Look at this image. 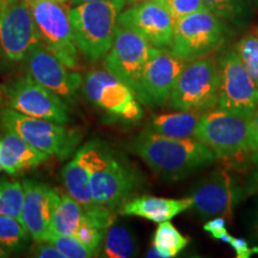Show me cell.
<instances>
[{
  "mask_svg": "<svg viewBox=\"0 0 258 258\" xmlns=\"http://www.w3.org/2000/svg\"><path fill=\"white\" fill-rule=\"evenodd\" d=\"M131 150L158 177L170 183L184 179L217 160L211 148L195 138H166L148 129L133 138Z\"/></svg>",
  "mask_w": 258,
  "mask_h": 258,
  "instance_id": "6da1fadb",
  "label": "cell"
},
{
  "mask_svg": "<svg viewBox=\"0 0 258 258\" xmlns=\"http://www.w3.org/2000/svg\"><path fill=\"white\" fill-rule=\"evenodd\" d=\"M125 3L127 0H102L70 9L77 47L89 60H101L110 50L118 15Z\"/></svg>",
  "mask_w": 258,
  "mask_h": 258,
  "instance_id": "7a4b0ae2",
  "label": "cell"
},
{
  "mask_svg": "<svg viewBox=\"0 0 258 258\" xmlns=\"http://www.w3.org/2000/svg\"><path fill=\"white\" fill-rule=\"evenodd\" d=\"M0 123L3 128L17 133L31 146L61 160L69 158L82 140V134L77 129L66 127L64 123L30 117L11 108L3 109L0 112Z\"/></svg>",
  "mask_w": 258,
  "mask_h": 258,
  "instance_id": "3957f363",
  "label": "cell"
},
{
  "mask_svg": "<svg viewBox=\"0 0 258 258\" xmlns=\"http://www.w3.org/2000/svg\"><path fill=\"white\" fill-rule=\"evenodd\" d=\"M219 67L214 57L189 61L169 97L170 108L180 111L214 109L219 97Z\"/></svg>",
  "mask_w": 258,
  "mask_h": 258,
  "instance_id": "277c9868",
  "label": "cell"
},
{
  "mask_svg": "<svg viewBox=\"0 0 258 258\" xmlns=\"http://www.w3.org/2000/svg\"><path fill=\"white\" fill-rule=\"evenodd\" d=\"M247 120L221 109L203 111L194 138L208 146L215 157L241 163L251 153L247 147Z\"/></svg>",
  "mask_w": 258,
  "mask_h": 258,
  "instance_id": "5b68a950",
  "label": "cell"
},
{
  "mask_svg": "<svg viewBox=\"0 0 258 258\" xmlns=\"http://www.w3.org/2000/svg\"><path fill=\"white\" fill-rule=\"evenodd\" d=\"M141 185V178L133 165L117 157L105 144L104 151L90 180L92 203L115 211L129 201Z\"/></svg>",
  "mask_w": 258,
  "mask_h": 258,
  "instance_id": "8992f818",
  "label": "cell"
},
{
  "mask_svg": "<svg viewBox=\"0 0 258 258\" xmlns=\"http://www.w3.org/2000/svg\"><path fill=\"white\" fill-rule=\"evenodd\" d=\"M41 43L70 69L78 66V47L70 9L56 0H28Z\"/></svg>",
  "mask_w": 258,
  "mask_h": 258,
  "instance_id": "52a82bcc",
  "label": "cell"
},
{
  "mask_svg": "<svg viewBox=\"0 0 258 258\" xmlns=\"http://www.w3.org/2000/svg\"><path fill=\"white\" fill-rule=\"evenodd\" d=\"M225 22L209 10L199 11L175 22L170 50L186 62L208 56L224 43Z\"/></svg>",
  "mask_w": 258,
  "mask_h": 258,
  "instance_id": "ba28073f",
  "label": "cell"
},
{
  "mask_svg": "<svg viewBox=\"0 0 258 258\" xmlns=\"http://www.w3.org/2000/svg\"><path fill=\"white\" fill-rule=\"evenodd\" d=\"M218 109L249 120L258 109V86L235 49L226 50L218 62Z\"/></svg>",
  "mask_w": 258,
  "mask_h": 258,
  "instance_id": "9c48e42d",
  "label": "cell"
},
{
  "mask_svg": "<svg viewBox=\"0 0 258 258\" xmlns=\"http://www.w3.org/2000/svg\"><path fill=\"white\" fill-rule=\"evenodd\" d=\"M158 49L137 32L117 24L104 66L137 93L148 61L156 55Z\"/></svg>",
  "mask_w": 258,
  "mask_h": 258,
  "instance_id": "30bf717a",
  "label": "cell"
},
{
  "mask_svg": "<svg viewBox=\"0 0 258 258\" xmlns=\"http://www.w3.org/2000/svg\"><path fill=\"white\" fill-rule=\"evenodd\" d=\"M83 91L92 104L125 121L135 122L144 116L133 90L106 69L90 71Z\"/></svg>",
  "mask_w": 258,
  "mask_h": 258,
  "instance_id": "8fae6325",
  "label": "cell"
},
{
  "mask_svg": "<svg viewBox=\"0 0 258 258\" xmlns=\"http://www.w3.org/2000/svg\"><path fill=\"white\" fill-rule=\"evenodd\" d=\"M41 43L30 6L25 0H5L0 8V49L10 61H23Z\"/></svg>",
  "mask_w": 258,
  "mask_h": 258,
  "instance_id": "7c38bea8",
  "label": "cell"
},
{
  "mask_svg": "<svg viewBox=\"0 0 258 258\" xmlns=\"http://www.w3.org/2000/svg\"><path fill=\"white\" fill-rule=\"evenodd\" d=\"M6 95L10 108L21 114L59 123L70 121L67 103L29 76L10 84L6 88Z\"/></svg>",
  "mask_w": 258,
  "mask_h": 258,
  "instance_id": "4fadbf2b",
  "label": "cell"
},
{
  "mask_svg": "<svg viewBox=\"0 0 258 258\" xmlns=\"http://www.w3.org/2000/svg\"><path fill=\"white\" fill-rule=\"evenodd\" d=\"M24 61L30 78L55 92L64 102H74L83 84L78 72L66 66L42 43L32 47Z\"/></svg>",
  "mask_w": 258,
  "mask_h": 258,
  "instance_id": "5bb4252c",
  "label": "cell"
},
{
  "mask_svg": "<svg viewBox=\"0 0 258 258\" xmlns=\"http://www.w3.org/2000/svg\"><path fill=\"white\" fill-rule=\"evenodd\" d=\"M185 64L186 61L171 50L159 48L156 55L148 61L141 77L140 85L135 93L138 101L147 106H158L169 101L171 91Z\"/></svg>",
  "mask_w": 258,
  "mask_h": 258,
  "instance_id": "9a60e30c",
  "label": "cell"
},
{
  "mask_svg": "<svg viewBox=\"0 0 258 258\" xmlns=\"http://www.w3.org/2000/svg\"><path fill=\"white\" fill-rule=\"evenodd\" d=\"M117 24L137 32L157 48H167L172 43L175 22L160 2L134 4L118 15Z\"/></svg>",
  "mask_w": 258,
  "mask_h": 258,
  "instance_id": "2e32d148",
  "label": "cell"
},
{
  "mask_svg": "<svg viewBox=\"0 0 258 258\" xmlns=\"http://www.w3.org/2000/svg\"><path fill=\"white\" fill-rule=\"evenodd\" d=\"M237 196L231 176L225 170H215L194 185L189 198L191 209L200 219L222 217L230 220Z\"/></svg>",
  "mask_w": 258,
  "mask_h": 258,
  "instance_id": "e0dca14e",
  "label": "cell"
},
{
  "mask_svg": "<svg viewBox=\"0 0 258 258\" xmlns=\"http://www.w3.org/2000/svg\"><path fill=\"white\" fill-rule=\"evenodd\" d=\"M22 183L24 196L19 220L35 241H47L51 213L60 191L34 179H24Z\"/></svg>",
  "mask_w": 258,
  "mask_h": 258,
  "instance_id": "ac0fdd59",
  "label": "cell"
},
{
  "mask_svg": "<svg viewBox=\"0 0 258 258\" xmlns=\"http://www.w3.org/2000/svg\"><path fill=\"white\" fill-rule=\"evenodd\" d=\"M104 147L105 143L99 140L89 141L77 151L73 159L62 171L63 184L67 192L78 201L84 209L93 206L90 180L93 170L101 160Z\"/></svg>",
  "mask_w": 258,
  "mask_h": 258,
  "instance_id": "d6986e66",
  "label": "cell"
},
{
  "mask_svg": "<svg viewBox=\"0 0 258 258\" xmlns=\"http://www.w3.org/2000/svg\"><path fill=\"white\" fill-rule=\"evenodd\" d=\"M49 154L42 152L9 128H4L0 137V163L9 175L38 166L49 159Z\"/></svg>",
  "mask_w": 258,
  "mask_h": 258,
  "instance_id": "ffe728a7",
  "label": "cell"
},
{
  "mask_svg": "<svg viewBox=\"0 0 258 258\" xmlns=\"http://www.w3.org/2000/svg\"><path fill=\"white\" fill-rule=\"evenodd\" d=\"M191 199H165L156 196H141L131 199L121 206L118 213L128 217H139L157 222L169 221L180 213L191 208Z\"/></svg>",
  "mask_w": 258,
  "mask_h": 258,
  "instance_id": "44dd1931",
  "label": "cell"
},
{
  "mask_svg": "<svg viewBox=\"0 0 258 258\" xmlns=\"http://www.w3.org/2000/svg\"><path fill=\"white\" fill-rule=\"evenodd\" d=\"M201 111H180L171 114L153 115L146 129L172 139L194 138L196 125L201 118Z\"/></svg>",
  "mask_w": 258,
  "mask_h": 258,
  "instance_id": "7402d4cb",
  "label": "cell"
},
{
  "mask_svg": "<svg viewBox=\"0 0 258 258\" xmlns=\"http://www.w3.org/2000/svg\"><path fill=\"white\" fill-rule=\"evenodd\" d=\"M84 208L70 194H61L51 213L50 235H73L80 224ZM49 239V238H48Z\"/></svg>",
  "mask_w": 258,
  "mask_h": 258,
  "instance_id": "603a6c76",
  "label": "cell"
},
{
  "mask_svg": "<svg viewBox=\"0 0 258 258\" xmlns=\"http://www.w3.org/2000/svg\"><path fill=\"white\" fill-rule=\"evenodd\" d=\"M212 14L226 23L245 27L252 16L251 0H203Z\"/></svg>",
  "mask_w": 258,
  "mask_h": 258,
  "instance_id": "cb8c5ba5",
  "label": "cell"
},
{
  "mask_svg": "<svg viewBox=\"0 0 258 258\" xmlns=\"http://www.w3.org/2000/svg\"><path fill=\"white\" fill-rule=\"evenodd\" d=\"M137 254V243L127 228L112 224L106 231L103 243V257L128 258Z\"/></svg>",
  "mask_w": 258,
  "mask_h": 258,
  "instance_id": "d4e9b609",
  "label": "cell"
},
{
  "mask_svg": "<svg viewBox=\"0 0 258 258\" xmlns=\"http://www.w3.org/2000/svg\"><path fill=\"white\" fill-rule=\"evenodd\" d=\"M189 238L183 235L170 221L160 222L153 235L152 246L160 258L176 257L188 246Z\"/></svg>",
  "mask_w": 258,
  "mask_h": 258,
  "instance_id": "484cf974",
  "label": "cell"
},
{
  "mask_svg": "<svg viewBox=\"0 0 258 258\" xmlns=\"http://www.w3.org/2000/svg\"><path fill=\"white\" fill-rule=\"evenodd\" d=\"M30 238L18 218L0 215V246L3 249L6 251L23 250Z\"/></svg>",
  "mask_w": 258,
  "mask_h": 258,
  "instance_id": "4316f807",
  "label": "cell"
},
{
  "mask_svg": "<svg viewBox=\"0 0 258 258\" xmlns=\"http://www.w3.org/2000/svg\"><path fill=\"white\" fill-rule=\"evenodd\" d=\"M23 183L18 180L0 179V215L21 217L23 206Z\"/></svg>",
  "mask_w": 258,
  "mask_h": 258,
  "instance_id": "83f0119b",
  "label": "cell"
},
{
  "mask_svg": "<svg viewBox=\"0 0 258 258\" xmlns=\"http://www.w3.org/2000/svg\"><path fill=\"white\" fill-rule=\"evenodd\" d=\"M234 49L239 55L245 70L258 86V38L254 32L241 37L235 44Z\"/></svg>",
  "mask_w": 258,
  "mask_h": 258,
  "instance_id": "f1b7e54d",
  "label": "cell"
},
{
  "mask_svg": "<svg viewBox=\"0 0 258 258\" xmlns=\"http://www.w3.org/2000/svg\"><path fill=\"white\" fill-rule=\"evenodd\" d=\"M47 241L55 245L63 253L64 258H90L96 256L74 235H50Z\"/></svg>",
  "mask_w": 258,
  "mask_h": 258,
  "instance_id": "f546056e",
  "label": "cell"
},
{
  "mask_svg": "<svg viewBox=\"0 0 258 258\" xmlns=\"http://www.w3.org/2000/svg\"><path fill=\"white\" fill-rule=\"evenodd\" d=\"M160 3H163L167 11L170 12L173 22H177L178 19L195 14V12L208 10L203 0H163Z\"/></svg>",
  "mask_w": 258,
  "mask_h": 258,
  "instance_id": "4dcf8cb0",
  "label": "cell"
},
{
  "mask_svg": "<svg viewBox=\"0 0 258 258\" xmlns=\"http://www.w3.org/2000/svg\"><path fill=\"white\" fill-rule=\"evenodd\" d=\"M203 230L208 233L212 234L213 238L215 239H219L224 243H230L231 239L233 237L228 233L227 228H226V220L225 218L222 217H217V218H212L203 225Z\"/></svg>",
  "mask_w": 258,
  "mask_h": 258,
  "instance_id": "1f68e13d",
  "label": "cell"
},
{
  "mask_svg": "<svg viewBox=\"0 0 258 258\" xmlns=\"http://www.w3.org/2000/svg\"><path fill=\"white\" fill-rule=\"evenodd\" d=\"M34 246L35 257L38 258H64L63 253L57 249L55 245H53L50 241H36Z\"/></svg>",
  "mask_w": 258,
  "mask_h": 258,
  "instance_id": "d6a6232c",
  "label": "cell"
},
{
  "mask_svg": "<svg viewBox=\"0 0 258 258\" xmlns=\"http://www.w3.org/2000/svg\"><path fill=\"white\" fill-rule=\"evenodd\" d=\"M247 147L250 152L258 151V109L247 120Z\"/></svg>",
  "mask_w": 258,
  "mask_h": 258,
  "instance_id": "836d02e7",
  "label": "cell"
},
{
  "mask_svg": "<svg viewBox=\"0 0 258 258\" xmlns=\"http://www.w3.org/2000/svg\"><path fill=\"white\" fill-rule=\"evenodd\" d=\"M232 249L234 250L235 256L238 258H249L252 256L253 253L258 252V247H251L250 244L247 243L245 239H241V238H232L230 243Z\"/></svg>",
  "mask_w": 258,
  "mask_h": 258,
  "instance_id": "e575fe53",
  "label": "cell"
},
{
  "mask_svg": "<svg viewBox=\"0 0 258 258\" xmlns=\"http://www.w3.org/2000/svg\"><path fill=\"white\" fill-rule=\"evenodd\" d=\"M250 172L247 190L250 194H258V151L249 154Z\"/></svg>",
  "mask_w": 258,
  "mask_h": 258,
  "instance_id": "d590c367",
  "label": "cell"
},
{
  "mask_svg": "<svg viewBox=\"0 0 258 258\" xmlns=\"http://www.w3.org/2000/svg\"><path fill=\"white\" fill-rule=\"evenodd\" d=\"M250 231L254 240L258 241V203L250 214Z\"/></svg>",
  "mask_w": 258,
  "mask_h": 258,
  "instance_id": "8d00e7d4",
  "label": "cell"
},
{
  "mask_svg": "<svg viewBox=\"0 0 258 258\" xmlns=\"http://www.w3.org/2000/svg\"><path fill=\"white\" fill-rule=\"evenodd\" d=\"M129 4L134 5L139 4V3H146V2H163V0H127Z\"/></svg>",
  "mask_w": 258,
  "mask_h": 258,
  "instance_id": "74e56055",
  "label": "cell"
},
{
  "mask_svg": "<svg viewBox=\"0 0 258 258\" xmlns=\"http://www.w3.org/2000/svg\"><path fill=\"white\" fill-rule=\"evenodd\" d=\"M74 4H83V3H91V2H102V0H69Z\"/></svg>",
  "mask_w": 258,
  "mask_h": 258,
  "instance_id": "f35d334b",
  "label": "cell"
},
{
  "mask_svg": "<svg viewBox=\"0 0 258 258\" xmlns=\"http://www.w3.org/2000/svg\"><path fill=\"white\" fill-rule=\"evenodd\" d=\"M8 256H9L8 251L4 250L2 246H0V258H4V257H8Z\"/></svg>",
  "mask_w": 258,
  "mask_h": 258,
  "instance_id": "ab89813d",
  "label": "cell"
},
{
  "mask_svg": "<svg viewBox=\"0 0 258 258\" xmlns=\"http://www.w3.org/2000/svg\"><path fill=\"white\" fill-rule=\"evenodd\" d=\"M254 35H256L257 38H258V28H256V30H254Z\"/></svg>",
  "mask_w": 258,
  "mask_h": 258,
  "instance_id": "60d3db41",
  "label": "cell"
},
{
  "mask_svg": "<svg viewBox=\"0 0 258 258\" xmlns=\"http://www.w3.org/2000/svg\"><path fill=\"white\" fill-rule=\"evenodd\" d=\"M4 3H5V0H0V8H2V6H3V4H4Z\"/></svg>",
  "mask_w": 258,
  "mask_h": 258,
  "instance_id": "b9f144b4",
  "label": "cell"
},
{
  "mask_svg": "<svg viewBox=\"0 0 258 258\" xmlns=\"http://www.w3.org/2000/svg\"><path fill=\"white\" fill-rule=\"evenodd\" d=\"M56 2H60V3H66V2H69V0H56Z\"/></svg>",
  "mask_w": 258,
  "mask_h": 258,
  "instance_id": "7bdbcfd3",
  "label": "cell"
},
{
  "mask_svg": "<svg viewBox=\"0 0 258 258\" xmlns=\"http://www.w3.org/2000/svg\"><path fill=\"white\" fill-rule=\"evenodd\" d=\"M252 2L254 3V4H256V5L258 6V0H252Z\"/></svg>",
  "mask_w": 258,
  "mask_h": 258,
  "instance_id": "ee69618b",
  "label": "cell"
},
{
  "mask_svg": "<svg viewBox=\"0 0 258 258\" xmlns=\"http://www.w3.org/2000/svg\"><path fill=\"white\" fill-rule=\"evenodd\" d=\"M3 171V166H2V163H0V172H2Z\"/></svg>",
  "mask_w": 258,
  "mask_h": 258,
  "instance_id": "f6af8a7d",
  "label": "cell"
},
{
  "mask_svg": "<svg viewBox=\"0 0 258 258\" xmlns=\"http://www.w3.org/2000/svg\"><path fill=\"white\" fill-rule=\"evenodd\" d=\"M25 2H28V0H25Z\"/></svg>",
  "mask_w": 258,
  "mask_h": 258,
  "instance_id": "bcb514c9",
  "label": "cell"
}]
</instances>
